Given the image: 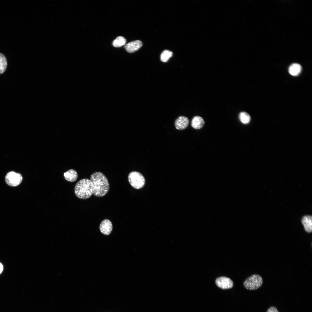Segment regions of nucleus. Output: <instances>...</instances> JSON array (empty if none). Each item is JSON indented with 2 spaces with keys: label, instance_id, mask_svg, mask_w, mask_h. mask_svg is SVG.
<instances>
[{
  "label": "nucleus",
  "instance_id": "obj_9",
  "mask_svg": "<svg viewBox=\"0 0 312 312\" xmlns=\"http://www.w3.org/2000/svg\"><path fill=\"white\" fill-rule=\"evenodd\" d=\"M142 45V42L139 40L133 41L128 43L125 48L129 53H132L138 50Z\"/></svg>",
  "mask_w": 312,
  "mask_h": 312
},
{
  "label": "nucleus",
  "instance_id": "obj_13",
  "mask_svg": "<svg viewBox=\"0 0 312 312\" xmlns=\"http://www.w3.org/2000/svg\"><path fill=\"white\" fill-rule=\"evenodd\" d=\"M302 70V67L299 64L294 63L292 64L289 67V72L292 75L295 76L298 75Z\"/></svg>",
  "mask_w": 312,
  "mask_h": 312
},
{
  "label": "nucleus",
  "instance_id": "obj_15",
  "mask_svg": "<svg viewBox=\"0 0 312 312\" xmlns=\"http://www.w3.org/2000/svg\"><path fill=\"white\" fill-rule=\"evenodd\" d=\"M126 42V39L121 36L118 37L113 42V45L116 47H120L125 44Z\"/></svg>",
  "mask_w": 312,
  "mask_h": 312
},
{
  "label": "nucleus",
  "instance_id": "obj_12",
  "mask_svg": "<svg viewBox=\"0 0 312 312\" xmlns=\"http://www.w3.org/2000/svg\"><path fill=\"white\" fill-rule=\"evenodd\" d=\"M64 176L66 180L71 182L75 181L78 178L77 172L73 169H70L64 172Z\"/></svg>",
  "mask_w": 312,
  "mask_h": 312
},
{
  "label": "nucleus",
  "instance_id": "obj_2",
  "mask_svg": "<svg viewBox=\"0 0 312 312\" xmlns=\"http://www.w3.org/2000/svg\"><path fill=\"white\" fill-rule=\"evenodd\" d=\"M76 196L79 198L86 199L90 197L93 194V186L90 180L83 179L76 184L74 188Z\"/></svg>",
  "mask_w": 312,
  "mask_h": 312
},
{
  "label": "nucleus",
  "instance_id": "obj_11",
  "mask_svg": "<svg viewBox=\"0 0 312 312\" xmlns=\"http://www.w3.org/2000/svg\"><path fill=\"white\" fill-rule=\"evenodd\" d=\"M205 121L203 118L199 116H195L192 119L191 122L192 127L194 129H198L204 125Z\"/></svg>",
  "mask_w": 312,
  "mask_h": 312
},
{
  "label": "nucleus",
  "instance_id": "obj_14",
  "mask_svg": "<svg viewBox=\"0 0 312 312\" xmlns=\"http://www.w3.org/2000/svg\"><path fill=\"white\" fill-rule=\"evenodd\" d=\"M7 61L5 56L0 53V74L3 73L6 69Z\"/></svg>",
  "mask_w": 312,
  "mask_h": 312
},
{
  "label": "nucleus",
  "instance_id": "obj_6",
  "mask_svg": "<svg viewBox=\"0 0 312 312\" xmlns=\"http://www.w3.org/2000/svg\"><path fill=\"white\" fill-rule=\"evenodd\" d=\"M215 283L218 287L223 289L231 288L233 285L232 280L229 278L225 276H221L217 278Z\"/></svg>",
  "mask_w": 312,
  "mask_h": 312
},
{
  "label": "nucleus",
  "instance_id": "obj_19",
  "mask_svg": "<svg viewBox=\"0 0 312 312\" xmlns=\"http://www.w3.org/2000/svg\"><path fill=\"white\" fill-rule=\"evenodd\" d=\"M3 269V266L0 263V274L2 272Z\"/></svg>",
  "mask_w": 312,
  "mask_h": 312
},
{
  "label": "nucleus",
  "instance_id": "obj_16",
  "mask_svg": "<svg viewBox=\"0 0 312 312\" xmlns=\"http://www.w3.org/2000/svg\"><path fill=\"white\" fill-rule=\"evenodd\" d=\"M172 55L173 53L172 51L167 50H164L160 55V60L163 62H166Z\"/></svg>",
  "mask_w": 312,
  "mask_h": 312
},
{
  "label": "nucleus",
  "instance_id": "obj_17",
  "mask_svg": "<svg viewBox=\"0 0 312 312\" xmlns=\"http://www.w3.org/2000/svg\"><path fill=\"white\" fill-rule=\"evenodd\" d=\"M239 118L240 121L244 124L249 123L251 119L250 115L245 112H242L240 113Z\"/></svg>",
  "mask_w": 312,
  "mask_h": 312
},
{
  "label": "nucleus",
  "instance_id": "obj_18",
  "mask_svg": "<svg viewBox=\"0 0 312 312\" xmlns=\"http://www.w3.org/2000/svg\"><path fill=\"white\" fill-rule=\"evenodd\" d=\"M266 312H279L277 308L274 306H271L267 310Z\"/></svg>",
  "mask_w": 312,
  "mask_h": 312
},
{
  "label": "nucleus",
  "instance_id": "obj_8",
  "mask_svg": "<svg viewBox=\"0 0 312 312\" xmlns=\"http://www.w3.org/2000/svg\"><path fill=\"white\" fill-rule=\"evenodd\" d=\"M100 230L103 234L108 235L111 232L113 226L111 222L108 219H105L102 221L100 226Z\"/></svg>",
  "mask_w": 312,
  "mask_h": 312
},
{
  "label": "nucleus",
  "instance_id": "obj_5",
  "mask_svg": "<svg viewBox=\"0 0 312 312\" xmlns=\"http://www.w3.org/2000/svg\"><path fill=\"white\" fill-rule=\"evenodd\" d=\"M23 177L18 173L11 171L7 173L5 177V182L9 186L15 187L19 185L21 182Z\"/></svg>",
  "mask_w": 312,
  "mask_h": 312
},
{
  "label": "nucleus",
  "instance_id": "obj_3",
  "mask_svg": "<svg viewBox=\"0 0 312 312\" xmlns=\"http://www.w3.org/2000/svg\"><path fill=\"white\" fill-rule=\"evenodd\" d=\"M263 283V279L261 276L259 274H255L246 278L244 282L243 285L247 289L255 290L261 287Z\"/></svg>",
  "mask_w": 312,
  "mask_h": 312
},
{
  "label": "nucleus",
  "instance_id": "obj_4",
  "mask_svg": "<svg viewBox=\"0 0 312 312\" xmlns=\"http://www.w3.org/2000/svg\"><path fill=\"white\" fill-rule=\"evenodd\" d=\"M128 181L131 185L136 189L142 188L145 183V179L143 176L140 172L133 171L130 173L128 176Z\"/></svg>",
  "mask_w": 312,
  "mask_h": 312
},
{
  "label": "nucleus",
  "instance_id": "obj_1",
  "mask_svg": "<svg viewBox=\"0 0 312 312\" xmlns=\"http://www.w3.org/2000/svg\"><path fill=\"white\" fill-rule=\"evenodd\" d=\"M90 180L93 186V194L96 196H103L108 192L109 184L107 178L103 173L99 172L93 173Z\"/></svg>",
  "mask_w": 312,
  "mask_h": 312
},
{
  "label": "nucleus",
  "instance_id": "obj_10",
  "mask_svg": "<svg viewBox=\"0 0 312 312\" xmlns=\"http://www.w3.org/2000/svg\"><path fill=\"white\" fill-rule=\"evenodd\" d=\"M302 223L306 232L308 233L312 232V219L311 216L307 215L304 216L302 220Z\"/></svg>",
  "mask_w": 312,
  "mask_h": 312
},
{
  "label": "nucleus",
  "instance_id": "obj_7",
  "mask_svg": "<svg viewBox=\"0 0 312 312\" xmlns=\"http://www.w3.org/2000/svg\"><path fill=\"white\" fill-rule=\"evenodd\" d=\"M189 123V120L188 118L183 116H180L175 120L174 125L177 129L182 130L186 129Z\"/></svg>",
  "mask_w": 312,
  "mask_h": 312
}]
</instances>
